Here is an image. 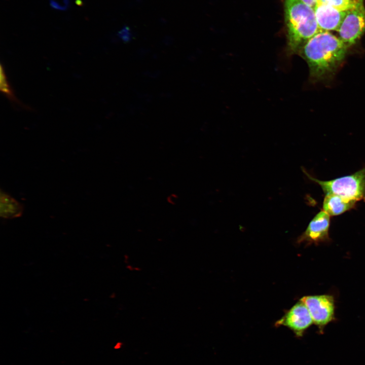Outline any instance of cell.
Segmentation results:
<instances>
[{
	"label": "cell",
	"mask_w": 365,
	"mask_h": 365,
	"mask_svg": "<svg viewBox=\"0 0 365 365\" xmlns=\"http://www.w3.org/2000/svg\"><path fill=\"white\" fill-rule=\"evenodd\" d=\"M348 47L330 31H320L309 39L297 54L307 62L312 82L332 78L343 62Z\"/></svg>",
	"instance_id": "cell-1"
},
{
	"label": "cell",
	"mask_w": 365,
	"mask_h": 365,
	"mask_svg": "<svg viewBox=\"0 0 365 365\" xmlns=\"http://www.w3.org/2000/svg\"><path fill=\"white\" fill-rule=\"evenodd\" d=\"M287 55L297 54L300 49L320 30L314 10L300 0H284Z\"/></svg>",
	"instance_id": "cell-2"
},
{
	"label": "cell",
	"mask_w": 365,
	"mask_h": 365,
	"mask_svg": "<svg viewBox=\"0 0 365 365\" xmlns=\"http://www.w3.org/2000/svg\"><path fill=\"white\" fill-rule=\"evenodd\" d=\"M304 172L320 186L325 195L334 194L355 202L365 201V167L351 175L324 181L312 177L305 170Z\"/></svg>",
	"instance_id": "cell-3"
},
{
	"label": "cell",
	"mask_w": 365,
	"mask_h": 365,
	"mask_svg": "<svg viewBox=\"0 0 365 365\" xmlns=\"http://www.w3.org/2000/svg\"><path fill=\"white\" fill-rule=\"evenodd\" d=\"M339 37L348 47L354 45L365 32L364 0L348 10L338 30Z\"/></svg>",
	"instance_id": "cell-4"
},
{
	"label": "cell",
	"mask_w": 365,
	"mask_h": 365,
	"mask_svg": "<svg viewBox=\"0 0 365 365\" xmlns=\"http://www.w3.org/2000/svg\"><path fill=\"white\" fill-rule=\"evenodd\" d=\"M307 306L313 322L324 325L333 318L334 312L333 298L328 295L309 296L301 300Z\"/></svg>",
	"instance_id": "cell-5"
},
{
	"label": "cell",
	"mask_w": 365,
	"mask_h": 365,
	"mask_svg": "<svg viewBox=\"0 0 365 365\" xmlns=\"http://www.w3.org/2000/svg\"><path fill=\"white\" fill-rule=\"evenodd\" d=\"M312 316L306 305L300 300L278 320L277 325H283L300 336L312 323Z\"/></svg>",
	"instance_id": "cell-6"
},
{
	"label": "cell",
	"mask_w": 365,
	"mask_h": 365,
	"mask_svg": "<svg viewBox=\"0 0 365 365\" xmlns=\"http://www.w3.org/2000/svg\"><path fill=\"white\" fill-rule=\"evenodd\" d=\"M314 10L320 30L325 31H338L348 11H340L321 3H318Z\"/></svg>",
	"instance_id": "cell-7"
},
{
	"label": "cell",
	"mask_w": 365,
	"mask_h": 365,
	"mask_svg": "<svg viewBox=\"0 0 365 365\" xmlns=\"http://www.w3.org/2000/svg\"><path fill=\"white\" fill-rule=\"evenodd\" d=\"M330 224V215L323 210L319 212L310 221L299 241L318 243L327 239Z\"/></svg>",
	"instance_id": "cell-8"
},
{
	"label": "cell",
	"mask_w": 365,
	"mask_h": 365,
	"mask_svg": "<svg viewBox=\"0 0 365 365\" xmlns=\"http://www.w3.org/2000/svg\"><path fill=\"white\" fill-rule=\"evenodd\" d=\"M356 202L334 194H326L323 201V210L331 215H338L355 206Z\"/></svg>",
	"instance_id": "cell-9"
},
{
	"label": "cell",
	"mask_w": 365,
	"mask_h": 365,
	"mask_svg": "<svg viewBox=\"0 0 365 365\" xmlns=\"http://www.w3.org/2000/svg\"><path fill=\"white\" fill-rule=\"evenodd\" d=\"M23 206L20 202L6 192L1 191L0 215L5 219H12L21 216Z\"/></svg>",
	"instance_id": "cell-10"
},
{
	"label": "cell",
	"mask_w": 365,
	"mask_h": 365,
	"mask_svg": "<svg viewBox=\"0 0 365 365\" xmlns=\"http://www.w3.org/2000/svg\"><path fill=\"white\" fill-rule=\"evenodd\" d=\"M0 90L13 103L24 106L15 96L12 89L11 88L5 74V69L3 64H1L0 69Z\"/></svg>",
	"instance_id": "cell-11"
},
{
	"label": "cell",
	"mask_w": 365,
	"mask_h": 365,
	"mask_svg": "<svg viewBox=\"0 0 365 365\" xmlns=\"http://www.w3.org/2000/svg\"><path fill=\"white\" fill-rule=\"evenodd\" d=\"M358 2L359 0H318V3L326 4L340 11H347L355 7Z\"/></svg>",
	"instance_id": "cell-12"
},
{
	"label": "cell",
	"mask_w": 365,
	"mask_h": 365,
	"mask_svg": "<svg viewBox=\"0 0 365 365\" xmlns=\"http://www.w3.org/2000/svg\"><path fill=\"white\" fill-rule=\"evenodd\" d=\"M49 2L50 6L53 9L59 10H66L67 9V7L60 5V3L55 0H50Z\"/></svg>",
	"instance_id": "cell-13"
},
{
	"label": "cell",
	"mask_w": 365,
	"mask_h": 365,
	"mask_svg": "<svg viewBox=\"0 0 365 365\" xmlns=\"http://www.w3.org/2000/svg\"><path fill=\"white\" fill-rule=\"evenodd\" d=\"M300 1L313 9H314V8L317 5V4L318 2V0H300Z\"/></svg>",
	"instance_id": "cell-14"
},
{
	"label": "cell",
	"mask_w": 365,
	"mask_h": 365,
	"mask_svg": "<svg viewBox=\"0 0 365 365\" xmlns=\"http://www.w3.org/2000/svg\"><path fill=\"white\" fill-rule=\"evenodd\" d=\"M76 3L78 5H82V2L80 0H77L76 2Z\"/></svg>",
	"instance_id": "cell-15"
}]
</instances>
